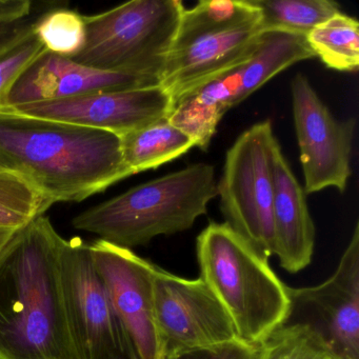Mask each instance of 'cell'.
<instances>
[{
  "label": "cell",
  "mask_w": 359,
  "mask_h": 359,
  "mask_svg": "<svg viewBox=\"0 0 359 359\" xmlns=\"http://www.w3.org/2000/svg\"><path fill=\"white\" fill-rule=\"evenodd\" d=\"M64 239L39 216L0 253V359H77L60 283Z\"/></svg>",
  "instance_id": "6da1fadb"
},
{
  "label": "cell",
  "mask_w": 359,
  "mask_h": 359,
  "mask_svg": "<svg viewBox=\"0 0 359 359\" xmlns=\"http://www.w3.org/2000/svg\"><path fill=\"white\" fill-rule=\"evenodd\" d=\"M0 165L20 172L53 203H81L133 175L116 134L6 110Z\"/></svg>",
  "instance_id": "7a4b0ae2"
},
{
  "label": "cell",
  "mask_w": 359,
  "mask_h": 359,
  "mask_svg": "<svg viewBox=\"0 0 359 359\" xmlns=\"http://www.w3.org/2000/svg\"><path fill=\"white\" fill-rule=\"evenodd\" d=\"M201 278L219 300L241 341L258 346L293 312L290 287L226 222H210L196 241Z\"/></svg>",
  "instance_id": "3957f363"
},
{
  "label": "cell",
  "mask_w": 359,
  "mask_h": 359,
  "mask_svg": "<svg viewBox=\"0 0 359 359\" xmlns=\"http://www.w3.org/2000/svg\"><path fill=\"white\" fill-rule=\"evenodd\" d=\"M216 196L213 165L194 163L85 210L73 218L72 226L132 250L192 228Z\"/></svg>",
  "instance_id": "277c9868"
},
{
  "label": "cell",
  "mask_w": 359,
  "mask_h": 359,
  "mask_svg": "<svg viewBox=\"0 0 359 359\" xmlns=\"http://www.w3.org/2000/svg\"><path fill=\"white\" fill-rule=\"evenodd\" d=\"M184 10L180 0H132L85 16V46L71 60L100 70L159 81Z\"/></svg>",
  "instance_id": "5b68a950"
},
{
  "label": "cell",
  "mask_w": 359,
  "mask_h": 359,
  "mask_svg": "<svg viewBox=\"0 0 359 359\" xmlns=\"http://www.w3.org/2000/svg\"><path fill=\"white\" fill-rule=\"evenodd\" d=\"M279 148L271 121L255 123L229 149L217 182L226 224L268 258L274 252V161Z\"/></svg>",
  "instance_id": "8992f818"
},
{
  "label": "cell",
  "mask_w": 359,
  "mask_h": 359,
  "mask_svg": "<svg viewBox=\"0 0 359 359\" xmlns=\"http://www.w3.org/2000/svg\"><path fill=\"white\" fill-rule=\"evenodd\" d=\"M60 274L77 359H140L94 266L89 243L79 237L64 239Z\"/></svg>",
  "instance_id": "52a82bcc"
},
{
  "label": "cell",
  "mask_w": 359,
  "mask_h": 359,
  "mask_svg": "<svg viewBox=\"0 0 359 359\" xmlns=\"http://www.w3.org/2000/svg\"><path fill=\"white\" fill-rule=\"evenodd\" d=\"M154 285L163 359L241 341L224 306L201 277L182 278L156 266Z\"/></svg>",
  "instance_id": "ba28073f"
},
{
  "label": "cell",
  "mask_w": 359,
  "mask_h": 359,
  "mask_svg": "<svg viewBox=\"0 0 359 359\" xmlns=\"http://www.w3.org/2000/svg\"><path fill=\"white\" fill-rule=\"evenodd\" d=\"M294 123L304 176V192L346 191L351 171L354 118L338 121L302 73L291 83Z\"/></svg>",
  "instance_id": "9c48e42d"
},
{
  "label": "cell",
  "mask_w": 359,
  "mask_h": 359,
  "mask_svg": "<svg viewBox=\"0 0 359 359\" xmlns=\"http://www.w3.org/2000/svg\"><path fill=\"white\" fill-rule=\"evenodd\" d=\"M172 107L169 94L157 85L18 104L4 110L22 116L102 130L123 136L168 118Z\"/></svg>",
  "instance_id": "30bf717a"
},
{
  "label": "cell",
  "mask_w": 359,
  "mask_h": 359,
  "mask_svg": "<svg viewBox=\"0 0 359 359\" xmlns=\"http://www.w3.org/2000/svg\"><path fill=\"white\" fill-rule=\"evenodd\" d=\"M89 250L140 359H163L155 316L156 264L100 238L89 243Z\"/></svg>",
  "instance_id": "8fae6325"
},
{
  "label": "cell",
  "mask_w": 359,
  "mask_h": 359,
  "mask_svg": "<svg viewBox=\"0 0 359 359\" xmlns=\"http://www.w3.org/2000/svg\"><path fill=\"white\" fill-rule=\"evenodd\" d=\"M294 306L314 311L323 334L344 359H359V224L337 269L320 285L291 289Z\"/></svg>",
  "instance_id": "7c38bea8"
},
{
  "label": "cell",
  "mask_w": 359,
  "mask_h": 359,
  "mask_svg": "<svg viewBox=\"0 0 359 359\" xmlns=\"http://www.w3.org/2000/svg\"><path fill=\"white\" fill-rule=\"evenodd\" d=\"M157 85L155 77L100 70L46 52L16 81L7 107Z\"/></svg>",
  "instance_id": "4fadbf2b"
},
{
  "label": "cell",
  "mask_w": 359,
  "mask_h": 359,
  "mask_svg": "<svg viewBox=\"0 0 359 359\" xmlns=\"http://www.w3.org/2000/svg\"><path fill=\"white\" fill-rule=\"evenodd\" d=\"M260 32L259 24L251 25L171 50L159 75V86L175 104L186 94L245 64L257 46Z\"/></svg>",
  "instance_id": "5bb4252c"
},
{
  "label": "cell",
  "mask_w": 359,
  "mask_h": 359,
  "mask_svg": "<svg viewBox=\"0 0 359 359\" xmlns=\"http://www.w3.org/2000/svg\"><path fill=\"white\" fill-rule=\"evenodd\" d=\"M306 195L279 148L274 161L273 255L290 273L306 269L314 252L315 226Z\"/></svg>",
  "instance_id": "9a60e30c"
},
{
  "label": "cell",
  "mask_w": 359,
  "mask_h": 359,
  "mask_svg": "<svg viewBox=\"0 0 359 359\" xmlns=\"http://www.w3.org/2000/svg\"><path fill=\"white\" fill-rule=\"evenodd\" d=\"M245 64L186 94L173 104L168 121L190 136L197 148L208 150L218 123L230 109L236 107Z\"/></svg>",
  "instance_id": "2e32d148"
},
{
  "label": "cell",
  "mask_w": 359,
  "mask_h": 359,
  "mask_svg": "<svg viewBox=\"0 0 359 359\" xmlns=\"http://www.w3.org/2000/svg\"><path fill=\"white\" fill-rule=\"evenodd\" d=\"M314 57L304 35L283 30L262 31L253 54L243 66L236 106L285 69Z\"/></svg>",
  "instance_id": "e0dca14e"
},
{
  "label": "cell",
  "mask_w": 359,
  "mask_h": 359,
  "mask_svg": "<svg viewBox=\"0 0 359 359\" xmlns=\"http://www.w3.org/2000/svg\"><path fill=\"white\" fill-rule=\"evenodd\" d=\"M119 137L123 161L133 175L156 169L195 147L194 140L168 118Z\"/></svg>",
  "instance_id": "ac0fdd59"
},
{
  "label": "cell",
  "mask_w": 359,
  "mask_h": 359,
  "mask_svg": "<svg viewBox=\"0 0 359 359\" xmlns=\"http://www.w3.org/2000/svg\"><path fill=\"white\" fill-rule=\"evenodd\" d=\"M260 15L251 0H201L182 11L172 50L212 35L259 24Z\"/></svg>",
  "instance_id": "d6986e66"
},
{
  "label": "cell",
  "mask_w": 359,
  "mask_h": 359,
  "mask_svg": "<svg viewBox=\"0 0 359 359\" xmlns=\"http://www.w3.org/2000/svg\"><path fill=\"white\" fill-rule=\"evenodd\" d=\"M306 41L315 57L327 68L340 72H356L359 68V24L340 13L315 27Z\"/></svg>",
  "instance_id": "ffe728a7"
},
{
  "label": "cell",
  "mask_w": 359,
  "mask_h": 359,
  "mask_svg": "<svg viewBox=\"0 0 359 359\" xmlns=\"http://www.w3.org/2000/svg\"><path fill=\"white\" fill-rule=\"evenodd\" d=\"M259 11L260 31L283 30L306 35L340 13L331 0H251Z\"/></svg>",
  "instance_id": "44dd1931"
},
{
  "label": "cell",
  "mask_w": 359,
  "mask_h": 359,
  "mask_svg": "<svg viewBox=\"0 0 359 359\" xmlns=\"http://www.w3.org/2000/svg\"><path fill=\"white\" fill-rule=\"evenodd\" d=\"M53 205L22 174L0 165V229L20 230Z\"/></svg>",
  "instance_id": "7402d4cb"
},
{
  "label": "cell",
  "mask_w": 359,
  "mask_h": 359,
  "mask_svg": "<svg viewBox=\"0 0 359 359\" xmlns=\"http://www.w3.org/2000/svg\"><path fill=\"white\" fill-rule=\"evenodd\" d=\"M256 359H344L316 325H283L257 346Z\"/></svg>",
  "instance_id": "603a6c76"
},
{
  "label": "cell",
  "mask_w": 359,
  "mask_h": 359,
  "mask_svg": "<svg viewBox=\"0 0 359 359\" xmlns=\"http://www.w3.org/2000/svg\"><path fill=\"white\" fill-rule=\"evenodd\" d=\"M35 34L50 53L73 58L86 43L85 16L70 9H54L33 22Z\"/></svg>",
  "instance_id": "cb8c5ba5"
},
{
  "label": "cell",
  "mask_w": 359,
  "mask_h": 359,
  "mask_svg": "<svg viewBox=\"0 0 359 359\" xmlns=\"http://www.w3.org/2000/svg\"><path fill=\"white\" fill-rule=\"evenodd\" d=\"M46 52L30 20L0 47V111L8 106L16 81Z\"/></svg>",
  "instance_id": "d4e9b609"
},
{
  "label": "cell",
  "mask_w": 359,
  "mask_h": 359,
  "mask_svg": "<svg viewBox=\"0 0 359 359\" xmlns=\"http://www.w3.org/2000/svg\"><path fill=\"white\" fill-rule=\"evenodd\" d=\"M31 14L29 0H0V47L29 22Z\"/></svg>",
  "instance_id": "484cf974"
},
{
  "label": "cell",
  "mask_w": 359,
  "mask_h": 359,
  "mask_svg": "<svg viewBox=\"0 0 359 359\" xmlns=\"http://www.w3.org/2000/svg\"><path fill=\"white\" fill-rule=\"evenodd\" d=\"M257 346L243 341L188 351L168 359H256Z\"/></svg>",
  "instance_id": "4316f807"
},
{
  "label": "cell",
  "mask_w": 359,
  "mask_h": 359,
  "mask_svg": "<svg viewBox=\"0 0 359 359\" xmlns=\"http://www.w3.org/2000/svg\"><path fill=\"white\" fill-rule=\"evenodd\" d=\"M20 230H9V229H0V253L4 251L8 243L12 241L16 233Z\"/></svg>",
  "instance_id": "83f0119b"
}]
</instances>
